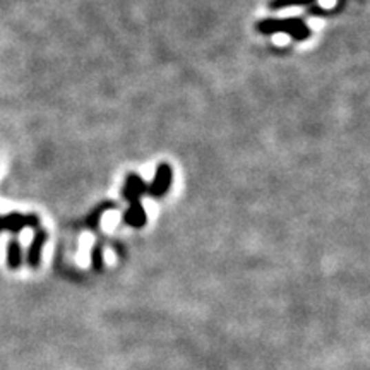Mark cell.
<instances>
[{"instance_id": "cell-1", "label": "cell", "mask_w": 370, "mask_h": 370, "mask_svg": "<svg viewBox=\"0 0 370 370\" xmlns=\"http://www.w3.org/2000/svg\"><path fill=\"white\" fill-rule=\"evenodd\" d=\"M259 31L263 33H278V31H283V33H290L291 37L297 38V40H304L310 34L309 28L305 26L304 21L300 19H287V21H263L259 23Z\"/></svg>"}, {"instance_id": "cell-3", "label": "cell", "mask_w": 370, "mask_h": 370, "mask_svg": "<svg viewBox=\"0 0 370 370\" xmlns=\"http://www.w3.org/2000/svg\"><path fill=\"white\" fill-rule=\"evenodd\" d=\"M312 0H276L271 3V7H285V6H295V3H307Z\"/></svg>"}, {"instance_id": "cell-2", "label": "cell", "mask_w": 370, "mask_h": 370, "mask_svg": "<svg viewBox=\"0 0 370 370\" xmlns=\"http://www.w3.org/2000/svg\"><path fill=\"white\" fill-rule=\"evenodd\" d=\"M7 260H9V267H17L21 263V249L19 244L17 242H10L9 244V257H7Z\"/></svg>"}]
</instances>
